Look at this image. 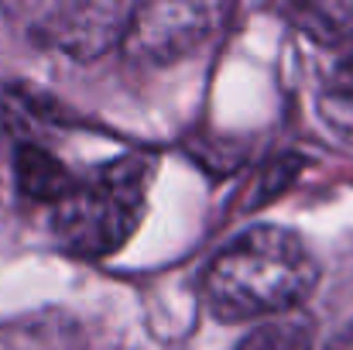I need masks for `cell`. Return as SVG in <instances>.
<instances>
[{
  "instance_id": "obj_1",
  "label": "cell",
  "mask_w": 353,
  "mask_h": 350,
  "mask_svg": "<svg viewBox=\"0 0 353 350\" xmlns=\"http://www.w3.org/2000/svg\"><path fill=\"white\" fill-rule=\"evenodd\" d=\"M319 282V264L295 231L261 224L234 237L203 271V299L223 323L292 313Z\"/></svg>"
},
{
  "instance_id": "obj_2",
  "label": "cell",
  "mask_w": 353,
  "mask_h": 350,
  "mask_svg": "<svg viewBox=\"0 0 353 350\" xmlns=\"http://www.w3.org/2000/svg\"><path fill=\"white\" fill-rule=\"evenodd\" d=\"M148 210V162L120 158L79 179L55 206V233L83 257H107L120 251Z\"/></svg>"
},
{
  "instance_id": "obj_3",
  "label": "cell",
  "mask_w": 353,
  "mask_h": 350,
  "mask_svg": "<svg viewBox=\"0 0 353 350\" xmlns=\"http://www.w3.org/2000/svg\"><path fill=\"white\" fill-rule=\"evenodd\" d=\"M134 14L137 3H62L52 7L34 28L45 45L86 62L127 38Z\"/></svg>"
},
{
  "instance_id": "obj_4",
  "label": "cell",
  "mask_w": 353,
  "mask_h": 350,
  "mask_svg": "<svg viewBox=\"0 0 353 350\" xmlns=\"http://www.w3.org/2000/svg\"><path fill=\"white\" fill-rule=\"evenodd\" d=\"M220 14V7L206 3H144L137 7L123 45L134 52V59L172 62L192 52L213 31V21Z\"/></svg>"
},
{
  "instance_id": "obj_5",
  "label": "cell",
  "mask_w": 353,
  "mask_h": 350,
  "mask_svg": "<svg viewBox=\"0 0 353 350\" xmlns=\"http://www.w3.org/2000/svg\"><path fill=\"white\" fill-rule=\"evenodd\" d=\"M0 350H86V333L65 309H34L0 323Z\"/></svg>"
},
{
  "instance_id": "obj_6",
  "label": "cell",
  "mask_w": 353,
  "mask_h": 350,
  "mask_svg": "<svg viewBox=\"0 0 353 350\" xmlns=\"http://www.w3.org/2000/svg\"><path fill=\"white\" fill-rule=\"evenodd\" d=\"M14 172H17V186L28 200H38V203H52L59 206L79 179H72L62 162L55 155H48L45 148L38 144H21L17 148V158H14Z\"/></svg>"
},
{
  "instance_id": "obj_7",
  "label": "cell",
  "mask_w": 353,
  "mask_h": 350,
  "mask_svg": "<svg viewBox=\"0 0 353 350\" xmlns=\"http://www.w3.org/2000/svg\"><path fill=\"white\" fill-rule=\"evenodd\" d=\"M295 28L326 48H347L353 41V0H312L288 7Z\"/></svg>"
},
{
  "instance_id": "obj_8",
  "label": "cell",
  "mask_w": 353,
  "mask_h": 350,
  "mask_svg": "<svg viewBox=\"0 0 353 350\" xmlns=\"http://www.w3.org/2000/svg\"><path fill=\"white\" fill-rule=\"evenodd\" d=\"M316 330L305 313H285L254 327L234 350H312Z\"/></svg>"
},
{
  "instance_id": "obj_9",
  "label": "cell",
  "mask_w": 353,
  "mask_h": 350,
  "mask_svg": "<svg viewBox=\"0 0 353 350\" xmlns=\"http://www.w3.org/2000/svg\"><path fill=\"white\" fill-rule=\"evenodd\" d=\"M326 107L353 110V41L336 55L326 79Z\"/></svg>"
},
{
  "instance_id": "obj_10",
  "label": "cell",
  "mask_w": 353,
  "mask_h": 350,
  "mask_svg": "<svg viewBox=\"0 0 353 350\" xmlns=\"http://www.w3.org/2000/svg\"><path fill=\"white\" fill-rule=\"evenodd\" d=\"M330 350H353V327L350 330H343V333L330 344Z\"/></svg>"
}]
</instances>
